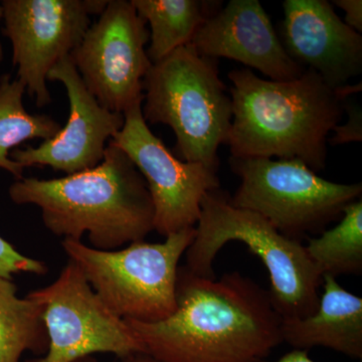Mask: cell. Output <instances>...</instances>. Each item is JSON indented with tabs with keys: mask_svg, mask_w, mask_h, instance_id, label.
Returning a JSON list of instances; mask_svg holds the SVG:
<instances>
[{
	"mask_svg": "<svg viewBox=\"0 0 362 362\" xmlns=\"http://www.w3.org/2000/svg\"><path fill=\"white\" fill-rule=\"evenodd\" d=\"M143 92V118L173 129L181 160L218 171V149L228 142L233 121L218 59L201 56L190 44L181 47L152 64Z\"/></svg>",
	"mask_w": 362,
	"mask_h": 362,
	"instance_id": "obj_5",
	"label": "cell"
},
{
	"mask_svg": "<svg viewBox=\"0 0 362 362\" xmlns=\"http://www.w3.org/2000/svg\"><path fill=\"white\" fill-rule=\"evenodd\" d=\"M228 164L240 178L230 197L233 206L259 214L290 239L322 232L341 218L346 206L361 199V182L324 180L297 159L230 156Z\"/></svg>",
	"mask_w": 362,
	"mask_h": 362,
	"instance_id": "obj_7",
	"label": "cell"
},
{
	"mask_svg": "<svg viewBox=\"0 0 362 362\" xmlns=\"http://www.w3.org/2000/svg\"><path fill=\"white\" fill-rule=\"evenodd\" d=\"M42 308L49 349L26 362H74L94 354L119 358L145 354L129 325L108 308L69 259L52 284L26 295Z\"/></svg>",
	"mask_w": 362,
	"mask_h": 362,
	"instance_id": "obj_8",
	"label": "cell"
},
{
	"mask_svg": "<svg viewBox=\"0 0 362 362\" xmlns=\"http://www.w3.org/2000/svg\"><path fill=\"white\" fill-rule=\"evenodd\" d=\"M268 362V361H262ZM275 362H315L312 361L308 356L307 350L294 349L289 354H285L284 356L281 357L279 361Z\"/></svg>",
	"mask_w": 362,
	"mask_h": 362,
	"instance_id": "obj_23",
	"label": "cell"
},
{
	"mask_svg": "<svg viewBox=\"0 0 362 362\" xmlns=\"http://www.w3.org/2000/svg\"><path fill=\"white\" fill-rule=\"evenodd\" d=\"M185 267L199 277L216 278L214 262L233 240L244 243L269 272L272 304L282 319H303L317 310L322 276L298 240L286 237L254 211L233 206L220 188L204 195Z\"/></svg>",
	"mask_w": 362,
	"mask_h": 362,
	"instance_id": "obj_4",
	"label": "cell"
},
{
	"mask_svg": "<svg viewBox=\"0 0 362 362\" xmlns=\"http://www.w3.org/2000/svg\"><path fill=\"white\" fill-rule=\"evenodd\" d=\"M21 273L45 275L47 273V267L40 259L21 254L0 237V277L13 281V276Z\"/></svg>",
	"mask_w": 362,
	"mask_h": 362,
	"instance_id": "obj_20",
	"label": "cell"
},
{
	"mask_svg": "<svg viewBox=\"0 0 362 362\" xmlns=\"http://www.w3.org/2000/svg\"><path fill=\"white\" fill-rule=\"evenodd\" d=\"M146 25L131 1L109 0L71 52L86 88L108 110L124 114L144 99L143 78L152 65Z\"/></svg>",
	"mask_w": 362,
	"mask_h": 362,
	"instance_id": "obj_9",
	"label": "cell"
},
{
	"mask_svg": "<svg viewBox=\"0 0 362 362\" xmlns=\"http://www.w3.org/2000/svg\"><path fill=\"white\" fill-rule=\"evenodd\" d=\"M124 320L160 362H262L283 342V319L268 290L237 271L209 279L180 267L170 316Z\"/></svg>",
	"mask_w": 362,
	"mask_h": 362,
	"instance_id": "obj_1",
	"label": "cell"
},
{
	"mask_svg": "<svg viewBox=\"0 0 362 362\" xmlns=\"http://www.w3.org/2000/svg\"><path fill=\"white\" fill-rule=\"evenodd\" d=\"M131 4L149 23L147 56L151 64L189 45L199 26L221 6L220 1L204 0H131Z\"/></svg>",
	"mask_w": 362,
	"mask_h": 362,
	"instance_id": "obj_16",
	"label": "cell"
},
{
	"mask_svg": "<svg viewBox=\"0 0 362 362\" xmlns=\"http://www.w3.org/2000/svg\"><path fill=\"white\" fill-rule=\"evenodd\" d=\"M190 45L201 56L233 59L277 82L306 70L286 52L258 0H230L199 26Z\"/></svg>",
	"mask_w": 362,
	"mask_h": 362,
	"instance_id": "obj_13",
	"label": "cell"
},
{
	"mask_svg": "<svg viewBox=\"0 0 362 362\" xmlns=\"http://www.w3.org/2000/svg\"><path fill=\"white\" fill-rule=\"evenodd\" d=\"M344 111L349 114V119L344 125L335 126V135L327 140L331 145L346 144L350 142H361L362 140V115L358 105L345 102Z\"/></svg>",
	"mask_w": 362,
	"mask_h": 362,
	"instance_id": "obj_21",
	"label": "cell"
},
{
	"mask_svg": "<svg viewBox=\"0 0 362 362\" xmlns=\"http://www.w3.org/2000/svg\"><path fill=\"white\" fill-rule=\"evenodd\" d=\"M324 292L318 308L303 319H283V342L294 349L326 347L345 356L362 358V299L323 276Z\"/></svg>",
	"mask_w": 362,
	"mask_h": 362,
	"instance_id": "obj_15",
	"label": "cell"
},
{
	"mask_svg": "<svg viewBox=\"0 0 362 362\" xmlns=\"http://www.w3.org/2000/svg\"><path fill=\"white\" fill-rule=\"evenodd\" d=\"M74 362H95L93 361H90V359L83 358L80 359V361H74ZM117 362H160L157 361V359L153 358V357L148 356L146 354H134V356H131L128 357H125V358H120V361Z\"/></svg>",
	"mask_w": 362,
	"mask_h": 362,
	"instance_id": "obj_24",
	"label": "cell"
},
{
	"mask_svg": "<svg viewBox=\"0 0 362 362\" xmlns=\"http://www.w3.org/2000/svg\"><path fill=\"white\" fill-rule=\"evenodd\" d=\"M47 349L40 305L18 297L13 281L0 277V362H20L26 351L45 356Z\"/></svg>",
	"mask_w": 362,
	"mask_h": 362,
	"instance_id": "obj_17",
	"label": "cell"
},
{
	"mask_svg": "<svg viewBox=\"0 0 362 362\" xmlns=\"http://www.w3.org/2000/svg\"><path fill=\"white\" fill-rule=\"evenodd\" d=\"M233 121L226 144L240 158L297 159L312 170L325 168L327 136L359 86L331 89L306 69L285 82L259 78L250 69L228 73Z\"/></svg>",
	"mask_w": 362,
	"mask_h": 362,
	"instance_id": "obj_2",
	"label": "cell"
},
{
	"mask_svg": "<svg viewBox=\"0 0 362 362\" xmlns=\"http://www.w3.org/2000/svg\"><path fill=\"white\" fill-rule=\"evenodd\" d=\"M194 237L195 228H189L163 243L138 240L115 251L71 239L62 240V247L117 316L153 323L175 311L178 264Z\"/></svg>",
	"mask_w": 362,
	"mask_h": 362,
	"instance_id": "obj_6",
	"label": "cell"
},
{
	"mask_svg": "<svg viewBox=\"0 0 362 362\" xmlns=\"http://www.w3.org/2000/svg\"><path fill=\"white\" fill-rule=\"evenodd\" d=\"M14 204L39 207L44 225L64 239L115 251L154 230L148 187L127 154L109 141L96 168L52 180L23 177L8 189Z\"/></svg>",
	"mask_w": 362,
	"mask_h": 362,
	"instance_id": "obj_3",
	"label": "cell"
},
{
	"mask_svg": "<svg viewBox=\"0 0 362 362\" xmlns=\"http://www.w3.org/2000/svg\"><path fill=\"white\" fill-rule=\"evenodd\" d=\"M25 93V86L18 78L11 80L9 75L0 78V168L16 180L23 177L25 168L9 153L28 140L51 139L62 128L52 117L28 113L23 106Z\"/></svg>",
	"mask_w": 362,
	"mask_h": 362,
	"instance_id": "obj_18",
	"label": "cell"
},
{
	"mask_svg": "<svg viewBox=\"0 0 362 362\" xmlns=\"http://www.w3.org/2000/svg\"><path fill=\"white\" fill-rule=\"evenodd\" d=\"M333 4L344 11V23L356 32H362V1L361 0H334Z\"/></svg>",
	"mask_w": 362,
	"mask_h": 362,
	"instance_id": "obj_22",
	"label": "cell"
},
{
	"mask_svg": "<svg viewBox=\"0 0 362 362\" xmlns=\"http://www.w3.org/2000/svg\"><path fill=\"white\" fill-rule=\"evenodd\" d=\"M47 80L65 87L70 104L68 122L51 139L37 147L13 149L9 157L23 168L49 166L66 175L96 168L104 159L109 141L123 127V114L100 105L86 88L70 57L49 71Z\"/></svg>",
	"mask_w": 362,
	"mask_h": 362,
	"instance_id": "obj_12",
	"label": "cell"
},
{
	"mask_svg": "<svg viewBox=\"0 0 362 362\" xmlns=\"http://www.w3.org/2000/svg\"><path fill=\"white\" fill-rule=\"evenodd\" d=\"M142 103L137 102L123 114V127L110 141L141 173L153 202L154 230L168 237L195 228L202 199L221 183L218 171L181 160L153 134L143 118Z\"/></svg>",
	"mask_w": 362,
	"mask_h": 362,
	"instance_id": "obj_11",
	"label": "cell"
},
{
	"mask_svg": "<svg viewBox=\"0 0 362 362\" xmlns=\"http://www.w3.org/2000/svg\"><path fill=\"white\" fill-rule=\"evenodd\" d=\"M307 255L321 276L362 273V199L351 202L343 211L341 221L318 238L309 239Z\"/></svg>",
	"mask_w": 362,
	"mask_h": 362,
	"instance_id": "obj_19",
	"label": "cell"
},
{
	"mask_svg": "<svg viewBox=\"0 0 362 362\" xmlns=\"http://www.w3.org/2000/svg\"><path fill=\"white\" fill-rule=\"evenodd\" d=\"M4 18V8H2L1 4H0V20ZM4 59V49H2L1 44H0V63Z\"/></svg>",
	"mask_w": 362,
	"mask_h": 362,
	"instance_id": "obj_25",
	"label": "cell"
},
{
	"mask_svg": "<svg viewBox=\"0 0 362 362\" xmlns=\"http://www.w3.org/2000/svg\"><path fill=\"white\" fill-rule=\"evenodd\" d=\"M283 47L304 69L338 90L362 73L361 33L350 28L327 0H285Z\"/></svg>",
	"mask_w": 362,
	"mask_h": 362,
	"instance_id": "obj_14",
	"label": "cell"
},
{
	"mask_svg": "<svg viewBox=\"0 0 362 362\" xmlns=\"http://www.w3.org/2000/svg\"><path fill=\"white\" fill-rule=\"evenodd\" d=\"M109 0H4V33L13 45L18 80L37 107L52 103L47 75L70 57Z\"/></svg>",
	"mask_w": 362,
	"mask_h": 362,
	"instance_id": "obj_10",
	"label": "cell"
}]
</instances>
